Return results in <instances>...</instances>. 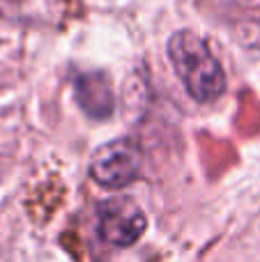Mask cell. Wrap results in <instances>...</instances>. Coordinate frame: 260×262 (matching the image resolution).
<instances>
[{"instance_id": "obj_5", "label": "cell", "mask_w": 260, "mask_h": 262, "mask_svg": "<svg viewBox=\"0 0 260 262\" xmlns=\"http://www.w3.org/2000/svg\"><path fill=\"white\" fill-rule=\"evenodd\" d=\"M60 0H0V16L14 18H51Z\"/></svg>"}, {"instance_id": "obj_4", "label": "cell", "mask_w": 260, "mask_h": 262, "mask_svg": "<svg viewBox=\"0 0 260 262\" xmlns=\"http://www.w3.org/2000/svg\"><path fill=\"white\" fill-rule=\"evenodd\" d=\"M74 97L85 115L92 120H106L113 115L115 97L111 81L104 72H85L74 78Z\"/></svg>"}, {"instance_id": "obj_1", "label": "cell", "mask_w": 260, "mask_h": 262, "mask_svg": "<svg viewBox=\"0 0 260 262\" xmlns=\"http://www.w3.org/2000/svg\"><path fill=\"white\" fill-rule=\"evenodd\" d=\"M168 58L187 92L201 104L219 99L226 92V74L205 39L191 30H180L168 39Z\"/></svg>"}, {"instance_id": "obj_3", "label": "cell", "mask_w": 260, "mask_h": 262, "mask_svg": "<svg viewBox=\"0 0 260 262\" xmlns=\"http://www.w3.org/2000/svg\"><path fill=\"white\" fill-rule=\"evenodd\" d=\"M147 228L145 212L132 198H109L99 205L97 212V230L99 237L111 246L127 249L136 244Z\"/></svg>"}, {"instance_id": "obj_2", "label": "cell", "mask_w": 260, "mask_h": 262, "mask_svg": "<svg viewBox=\"0 0 260 262\" xmlns=\"http://www.w3.org/2000/svg\"><path fill=\"white\" fill-rule=\"evenodd\" d=\"M143 152L132 138H118L95 149L90 159V177L104 189H124L138 180Z\"/></svg>"}]
</instances>
